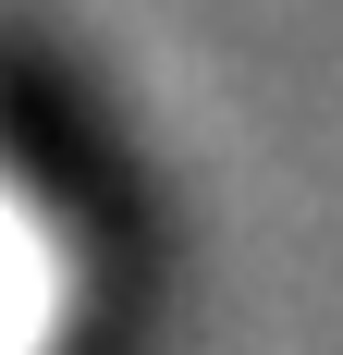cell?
I'll return each instance as SVG.
<instances>
[{
  "instance_id": "cell-1",
  "label": "cell",
  "mask_w": 343,
  "mask_h": 355,
  "mask_svg": "<svg viewBox=\"0 0 343 355\" xmlns=\"http://www.w3.org/2000/svg\"><path fill=\"white\" fill-rule=\"evenodd\" d=\"M62 331H74V245L0 172V355H62Z\"/></svg>"
}]
</instances>
